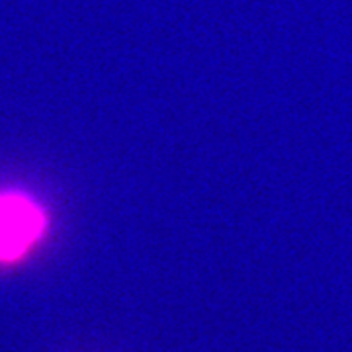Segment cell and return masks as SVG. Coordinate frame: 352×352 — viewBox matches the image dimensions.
Here are the masks:
<instances>
[{"label":"cell","mask_w":352,"mask_h":352,"mask_svg":"<svg viewBox=\"0 0 352 352\" xmlns=\"http://www.w3.org/2000/svg\"><path fill=\"white\" fill-rule=\"evenodd\" d=\"M47 219L43 210L24 194H0V263H14L43 235Z\"/></svg>","instance_id":"obj_1"}]
</instances>
